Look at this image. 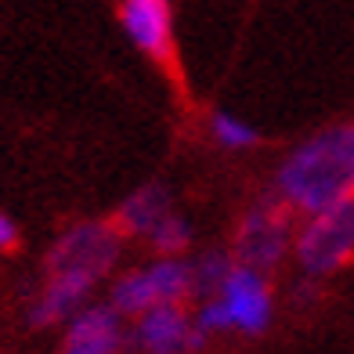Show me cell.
<instances>
[{"mask_svg": "<svg viewBox=\"0 0 354 354\" xmlns=\"http://www.w3.org/2000/svg\"><path fill=\"white\" fill-rule=\"evenodd\" d=\"M123 232L116 221H80L55 239L47 253V279L33 300L29 322L33 326H58L87 304L98 286L120 261Z\"/></svg>", "mask_w": 354, "mask_h": 354, "instance_id": "6da1fadb", "label": "cell"}, {"mask_svg": "<svg viewBox=\"0 0 354 354\" xmlns=\"http://www.w3.org/2000/svg\"><path fill=\"white\" fill-rule=\"evenodd\" d=\"M275 196L304 217L354 199V123L322 127L293 145L275 170Z\"/></svg>", "mask_w": 354, "mask_h": 354, "instance_id": "7a4b0ae2", "label": "cell"}, {"mask_svg": "<svg viewBox=\"0 0 354 354\" xmlns=\"http://www.w3.org/2000/svg\"><path fill=\"white\" fill-rule=\"evenodd\" d=\"M271 286L264 279V271H257L250 264H239L228 271L224 286L217 289V297L203 300L196 311V326L210 336V333H228L239 329L246 336H257L271 326Z\"/></svg>", "mask_w": 354, "mask_h": 354, "instance_id": "3957f363", "label": "cell"}, {"mask_svg": "<svg viewBox=\"0 0 354 354\" xmlns=\"http://www.w3.org/2000/svg\"><path fill=\"white\" fill-rule=\"evenodd\" d=\"M293 253L304 275L311 279L347 268L354 261V199L304 217L300 232L293 235Z\"/></svg>", "mask_w": 354, "mask_h": 354, "instance_id": "277c9868", "label": "cell"}, {"mask_svg": "<svg viewBox=\"0 0 354 354\" xmlns=\"http://www.w3.org/2000/svg\"><path fill=\"white\" fill-rule=\"evenodd\" d=\"M192 297V261L185 257H159V261L134 268L112 286V308L123 318H134L159 304H185Z\"/></svg>", "mask_w": 354, "mask_h": 354, "instance_id": "5b68a950", "label": "cell"}, {"mask_svg": "<svg viewBox=\"0 0 354 354\" xmlns=\"http://www.w3.org/2000/svg\"><path fill=\"white\" fill-rule=\"evenodd\" d=\"M289 206L275 196L250 206L239 217V228L232 239V257L239 264H250L257 271H271L286 261V253L293 250V228H289Z\"/></svg>", "mask_w": 354, "mask_h": 354, "instance_id": "8992f818", "label": "cell"}, {"mask_svg": "<svg viewBox=\"0 0 354 354\" xmlns=\"http://www.w3.org/2000/svg\"><path fill=\"white\" fill-rule=\"evenodd\" d=\"M131 344L138 354H196L206 344V333L181 304H159L134 315Z\"/></svg>", "mask_w": 354, "mask_h": 354, "instance_id": "52a82bcc", "label": "cell"}, {"mask_svg": "<svg viewBox=\"0 0 354 354\" xmlns=\"http://www.w3.org/2000/svg\"><path fill=\"white\" fill-rule=\"evenodd\" d=\"M120 26L141 55L156 62L170 58L174 47V19L167 0H120Z\"/></svg>", "mask_w": 354, "mask_h": 354, "instance_id": "ba28073f", "label": "cell"}, {"mask_svg": "<svg viewBox=\"0 0 354 354\" xmlns=\"http://www.w3.org/2000/svg\"><path fill=\"white\" fill-rule=\"evenodd\" d=\"M170 210H174V199H170L167 185L149 181V185L134 188L131 196L123 199L120 214H116V224H120V232H123V235L149 239V235H152V228H156V224L163 221Z\"/></svg>", "mask_w": 354, "mask_h": 354, "instance_id": "9c48e42d", "label": "cell"}, {"mask_svg": "<svg viewBox=\"0 0 354 354\" xmlns=\"http://www.w3.org/2000/svg\"><path fill=\"white\" fill-rule=\"evenodd\" d=\"M235 268V257L224 253V250H206L192 261V297L199 300H210L217 297V289L224 286L228 271Z\"/></svg>", "mask_w": 354, "mask_h": 354, "instance_id": "30bf717a", "label": "cell"}, {"mask_svg": "<svg viewBox=\"0 0 354 354\" xmlns=\"http://www.w3.org/2000/svg\"><path fill=\"white\" fill-rule=\"evenodd\" d=\"M149 243H152V250H156L159 257H181V253L192 246V224L177 214V210H170V214L152 228Z\"/></svg>", "mask_w": 354, "mask_h": 354, "instance_id": "8fae6325", "label": "cell"}, {"mask_svg": "<svg viewBox=\"0 0 354 354\" xmlns=\"http://www.w3.org/2000/svg\"><path fill=\"white\" fill-rule=\"evenodd\" d=\"M210 134L221 149H228V152H246L257 145V131L243 116H232V112H217L210 120Z\"/></svg>", "mask_w": 354, "mask_h": 354, "instance_id": "7c38bea8", "label": "cell"}, {"mask_svg": "<svg viewBox=\"0 0 354 354\" xmlns=\"http://www.w3.org/2000/svg\"><path fill=\"white\" fill-rule=\"evenodd\" d=\"M15 239H19V232H15L11 217H4V214H0V253H4V250H11V246H15Z\"/></svg>", "mask_w": 354, "mask_h": 354, "instance_id": "4fadbf2b", "label": "cell"}, {"mask_svg": "<svg viewBox=\"0 0 354 354\" xmlns=\"http://www.w3.org/2000/svg\"><path fill=\"white\" fill-rule=\"evenodd\" d=\"M58 354H94V351H87V347H76V344H62V351Z\"/></svg>", "mask_w": 354, "mask_h": 354, "instance_id": "5bb4252c", "label": "cell"}]
</instances>
